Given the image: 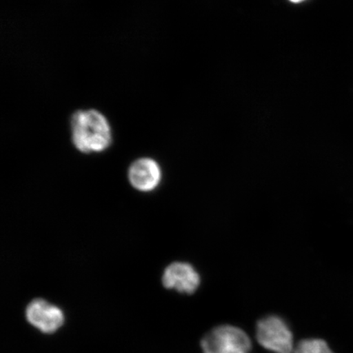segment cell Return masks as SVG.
Returning <instances> with one entry per match:
<instances>
[{"label":"cell","instance_id":"1","mask_svg":"<svg viewBox=\"0 0 353 353\" xmlns=\"http://www.w3.org/2000/svg\"><path fill=\"white\" fill-rule=\"evenodd\" d=\"M70 127L73 144L83 153L103 152L112 143L110 123L99 110H77L73 114Z\"/></svg>","mask_w":353,"mask_h":353},{"label":"cell","instance_id":"2","mask_svg":"<svg viewBox=\"0 0 353 353\" xmlns=\"http://www.w3.org/2000/svg\"><path fill=\"white\" fill-rule=\"evenodd\" d=\"M201 346L204 353H250L252 343L244 330L223 325L205 334Z\"/></svg>","mask_w":353,"mask_h":353},{"label":"cell","instance_id":"3","mask_svg":"<svg viewBox=\"0 0 353 353\" xmlns=\"http://www.w3.org/2000/svg\"><path fill=\"white\" fill-rule=\"evenodd\" d=\"M256 338L260 345L274 353H294V335L288 323L279 316L270 315L259 320Z\"/></svg>","mask_w":353,"mask_h":353},{"label":"cell","instance_id":"4","mask_svg":"<svg viewBox=\"0 0 353 353\" xmlns=\"http://www.w3.org/2000/svg\"><path fill=\"white\" fill-rule=\"evenodd\" d=\"M29 323L44 334H52L64 325L65 315L61 309L43 299H35L26 309Z\"/></svg>","mask_w":353,"mask_h":353},{"label":"cell","instance_id":"5","mask_svg":"<svg viewBox=\"0 0 353 353\" xmlns=\"http://www.w3.org/2000/svg\"><path fill=\"white\" fill-rule=\"evenodd\" d=\"M162 283L167 289L191 294L195 293L200 285L201 278L191 265L176 262L166 268Z\"/></svg>","mask_w":353,"mask_h":353},{"label":"cell","instance_id":"6","mask_svg":"<svg viewBox=\"0 0 353 353\" xmlns=\"http://www.w3.org/2000/svg\"><path fill=\"white\" fill-rule=\"evenodd\" d=\"M128 176L134 188L142 192H151L161 182V170L152 159L141 158L132 163Z\"/></svg>","mask_w":353,"mask_h":353},{"label":"cell","instance_id":"7","mask_svg":"<svg viewBox=\"0 0 353 353\" xmlns=\"http://www.w3.org/2000/svg\"><path fill=\"white\" fill-rule=\"evenodd\" d=\"M294 353H334L323 339H307L300 341Z\"/></svg>","mask_w":353,"mask_h":353},{"label":"cell","instance_id":"8","mask_svg":"<svg viewBox=\"0 0 353 353\" xmlns=\"http://www.w3.org/2000/svg\"><path fill=\"white\" fill-rule=\"evenodd\" d=\"M290 1L293 3H300L304 1V0H290Z\"/></svg>","mask_w":353,"mask_h":353}]
</instances>
